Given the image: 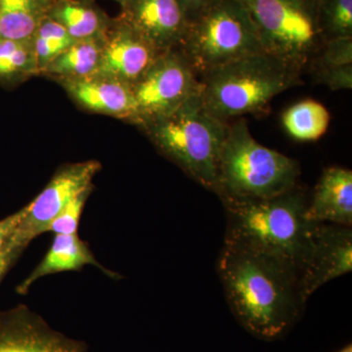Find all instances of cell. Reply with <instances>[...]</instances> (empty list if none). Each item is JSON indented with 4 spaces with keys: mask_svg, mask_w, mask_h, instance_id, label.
Segmentation results:
<instances>
[{
    "mask_svg": "<svg viewBox=\"0 0 352 352\" xmlns=\"http://www.w3.org/2000/svg\"><path fill=\"white\" fill-rule=\"evenodd\" d=\"M300 173L296 160L261 145L240 119L229 124L215 193L221 200L272 198L296 186Z\"/></svg>",
    "mask_w": 352,
    "mask_h": 352,
    "instance_id": "5b68a950",
    "label": "cell"
},
{
    "mask_svg": "<svg viewBox=\"0 0 352 352\" xmlns=\"http://www.w3.org/2000/svg\"><path fill=\"white\" fill-rule=\"evenodd\" d=\"M87 265L98 268L108 276L120 278L118 273L107 270L98 263L87 243L80 239L78 233L69 235L56 234L43 261L17 287L16 291L21 295H25L32 285L41 278L66 271H80Z\"/></svg>",
    "mask_w": 352,
    "mask_h": 352,
    "instance_id": "2e32d148",
    "label": "cell"
},
{
    "mask_svg": "<svg viewBox=\"0 0 352 352\" xmlns=\"http://www.w3.org/2000/svg\"><path fill=\"white\" fill-rule=\"evenodd\" d=\"M351 227L315 223L311 252L300 280L305 302L323 285L351 273Z\"/></svg>",
    "mask_w": 352,
    "mask_h": 352,
    "instance_id": "30bf717a",
    "label": "cell"
},
{
    "mask_svg": "<svg viewBox=\"0 0 352 352\" xmlns=\"http://www.w3.org/2000/svg\"><path fill=\"white\" fill-rule=\"evenodd\" d=\"M120 16L160 52L182 45L189 17L178 0H127Z\"/></svg>",
    "mask_w": 352,
    "mask_h": 352,
    "instance_id": "4fadbf2b",
    "label": "cell"
},
{
    "mask_svg": "<svg viewBox=\"0 0 352 352\" xmlns=\"http://www.w3.org/2000/svg\"><path fill=\"white\" fill-rule=\"evenodd\" d=\"M25 250L21 249V248L13 247L8 244L6 250L0 254V283L8 271L13 267L14 264L17 263L21 254Z\"/></svg>",
    "mask_w": 352,
    "mask_h": 352,
    "instance_id": "4316f807",
    "label": "cell"
},
{
    "mask_svg": "<svg viewBox=\"0 0 352 352\" xmlns=\"http://www.w3.org/2000/svg\"><path fill=\"white\" fill-rule=\"evenodd\" d=\"M47 16L61 25L75 41L101 38L112 23L89 0H51Z\"/></svg>",
    "mask_w": 352,
    "mask_h": 352,
    "instance_id": "e0dca14e",
    "label": "cell"
},
{
    "mask_svg": "<svg viewBox=\"0 0 352 352\" xmlns=\"http://www.w3.org/2000/svg\"><path fill=\"white\" fill-rule=\"evenodd\" d=\"M92 189H88L82 192L80 195L73 199L68 205L66 206L57 214L52 221L46 226L44 233L51 232L56 234H69L78 233V224H80V217H82L83 208L87 203L88 197L91 194Z\"/></svg>",
    "mask_w": 352,
    "mask_h": 352,
    "instance_id": "603a6c76",
    "label": "cell"
},
{
    "mask_svg": "<svg viewBox=\"0 0 352 352\" xmlns=\"http://www.w3.org/2000/svg\"><path fill=\"white\" fill-rule=\"evenodd\" d=\"M101 168V164L94 160L62 166L43 191L24 207V217L8 244L25 250L34 238L44 234L46 226L69 201L82 192L94 189L92 180Z\"/></svg>",
    "mask_w": 352,
    "mask_h": 352,
    "instance_id": "9c48e42d",
    "label": "cell"
},
{
    "mask_svg": "<svg viewBox=\"0 0 352 352\" xmlns=\"http://www.w3.org/2000/svg\"><path fill=\"white\" fill-rule=\"evenodd\" d=\"M38 73L32 39H0V78H14Z\"/></svg>",
    "mask_w": 352,
    "mask_h": 352,
    "instance_id": "44dd1931",
    "label": "cell"
},
{
    "mask_svg": "<svg viewBox=\"0 0 352 352\" xmlns=\"http://www.w3.org/2000/svg\"><path fill=\"white\" fill-rule=\"evenodd\" d=\"M315 80L331 90H351L352 88V64L328 68H317Z\"/></svg>",
    "mask_w": 352,
    "mask_h": 352,
    "instance_id": "d4e9b609",
    "label": "cell"
},
{
    "mask_svg": "<svg viewBox=\"0 0 352 352\" xmlns=\"http://www.w3.org/2000/svg\"><path fill=\"white\" fill-rule=\"evenodd\" d=\"M217 272L234 316L258 339H280L302 314L300 277L277 259L224 245Z\"/></svg>",
    "mask_w": 352,
    "mask_h": 352,
    "instance_id": "6da1fadb",
    "label": "cell"
},
{
    "mask_svg": "<svg viewBox=\"0 0 352 352\" xmlns=\"http://www.w3.org/2000/svg\"><path fill=\"white\" fill-rule=\"evenodd\" d=\"M87 346L48 325L24 305L0 311V352H87Z\"/></svg>",
    "mask_w": 352,
    "mask_h": 352,
    "instance_id": "8fae6325",
    "label": "cell"
},
{
    "mask_svg": "<svg viewBox=\"0 0 352 352\" xmlns=\"http://www.w3.org/2000/svg\"><path fill=\"white\" fill-rule=\"evenodd\" d=\"M160 53L119 17L112 20L104 34L100 63L95 74L132 87L142 78Z\"/></svg>",
    "mask_w": 352,
    "mask_h": 352,
    "instance_id": "7c38bea8",
    "label": "cell"
},
{
    "mask_svg": "<svg viewBox=\"0 0 352 352\" xmlns=\"http://www.w3.org/2000/svg\"><path fill=\"white\" fill-rule=\"evenodd\" d=\"M226 208V245L270 256L302 277L312 247L315 223L305 217L307 201L296 185L267 199H222Z\"/></svg>",
    "mask_w": 352,
    "mask_h": 352,
    "instance_id": "7a4b0ae2",
    "label": "cell"
},
{
    "mask_svg": "<svg viewBox=\"0 0 352 352\" xmlns=\"http://www.w3.org/2000/svg\"><path fill=\"white\" fill-rule=\"evenodd\" d=\"M51 0H0V39L31 41Z\"/></svg>",
    "mask_w": 352,
    "mask_h": 352,
    "instance_id": "ac0fdd59",
    "label": "cell"
},
{
    "mask_svg": "<svg viewBox=\"0 0 352 352\" xmlns=\"http://www.w3.org/2000/svg\"><path fill=\"white\" fill-rule=\"evenodd\" d=\"M60 82L82 108L138 124L135 99L131 87L126 83L99 74Z\"/></svg>",
    "mask_w": 352,
    "mask_h": 352,
    "instance_id": "5bb4252c",
    "label": "cell"
},
{
    "mask_svg": "<svg viewBox=\"0 0 352 352\" xmlns=\"http://www.w3.org/2000/svg\"><path fill=\"white\" fill-rule=\"evenodd\" d=\"M305 217L311 222L352 226V171L340 166L324 170L307 203Z\"/></svg>",
    "mask_w": 352,
    "mask_h": 352,
    "instance_id": "9a60e30c",
    "label": "cell"
},
{
    "mask_svg": "<svg viewBox=\"0 0 352 352\" xmlns=\"http://www.w3.org/2000/svg\"><path fill=\"white\" fill-rule=\"evenodd\" d=\"M352 64V38L329 39L324 41L317 68Z\"/></svg>",
    "mask_w": 352,
    "mask_h": 352,
    "instance_id": "cb8c5ba5",
    "label": "cell"
},
{
    "mask_svg": "<svg viewBox=\"0 0 352 352\" xmlns=\"http://www.w3.org/2000/svg\"><path fill=\"white\" fill-rule=\"evenodd\" d=\"M330 120L327 108L311 99L294 104L282 116L285 131L300 142L320 139L327 131Z\"/></svg>",
    "mask_w": 352,
    "mask_h": 352,
    "instance_id": "ffe728a7",
    "label": "cell"
},
{
    "mask_svg": "<svg viewBox=\"0 0 352 352\" xmlns=\"http://www.w3.org/2000/svg\"><path fill=\"white\" fill-rule=\"evenodd\" d=\"M322 38H352V0H317Z\"/></svg>",
    "mask_w": 352,
    "mask_h": 352,
    "instance_id": "7402d4cb",
    "label": "cell"
},
{
    "mask_svg": "<svg viewBox=\"0 0 352 352\" xmlns=\"http://www.w3.org/2000/svg\"><path fill=\"white\" fill-rule=\"evenodd\" d=\"M339 352H352L351 344H349V346H346V347H344V349H342V351Z\"/></svg>",
    "mask_w": 352,
    "mask_h": 352,
    "instance_id": "f546056e",
    "label": "cell"
},
{
    "mask_svg": "<svg viewBox=\"0 0 352 352\" xmlns=\"http://www.w3.org/2000/svg\"><path fill=\"white\" fill-rule=\"evenodd\" d=\"M103 36L76 41L60 53L43 73L60 80L94 75L100 63Z\"/></svg>",
    "mask_w": 352,
    "mask_h": 352,
    "instance_id": "d6986e66",
    "label": "cell"
},
{
    "mask_svg": "<svg viewBox=\"0 0 352 352\" xmlns=\"http://www.w3.org/2000/svg\"><path fill=\"white\" fill-rule=\"evenodd\" d=\"M138 126L166 117L201 90L195 69L179 48L157 55L150 68L131 87Z\"/></svg>",
    "mask_w": 352,
    "mask_h": 352,
    "instance_id": "ba28073f",
    "label": "cell"
},
{
    "mask_svg": "<svg viewBox=\"0 0 352 352\" xmlns=\"http://www.w3.org/2000/svg\"><path fill=\"white\" fill-rule=\"evenodd\" d=\"M24 214L25 208H23L15 214L0 220V254L6 250L9 241L19 226L21 220L24 217Z\"/></svg>",
    "mask_w": 352,
    "mask_h": 352,
    "instance_id": "484cf974",
    "label": "cell"
},
{
    "mask_svg": "<svg viewBox=\"0 0 352 352\" xmlns=\"http://www.w3.org/2000/svg\"><path fill=\"white\" fill-rule=\"evenodd\" d=\"M256 25L263 52L302 68L321 45L317 0H240Z\"/></svg>",
    "mask_w": 352,
    "mask_h": 352,
    "instance_id": "52a82bcc",
    "label": "cell"
},
{
    "mask_svg": "<svg viewBox=\"0 0 352 352\" xmlns=\"http://www.w3.org/2000/svg\"><path fill=\"white\" fill-rule=\"evenodd\" d=\"M300 67L265 52L237 58L201 75V98L208 113L228 122L258 113L300 82Z\"/></svg>",
    "mask_w": 352,
    "mask_h": 352,
    "instance_id": "3957f363",
    "label": "cell"
},
{
    "mask_svg": "<svg viewBox=\"0 0 352 352\" xmlns=\"http://www.w3.org/2000/svg\"><path fill=\"white\" fill-rule=\"evenodd\" d=\"M186 11L189 20L196 15L210 0H178Z\"/></svg>",
    "mask_w": 352,
    "mask_h": 352,
    "instance_id": "83f0119b",
    "label": "cell"
},
{
    "mask_svg": "<svg viewBox=\"0 0 352 352\" xmlns=\"http://www.w3.org/2000/svg\"><path fill=\"white\" fill-rule=\"evenodd\" d=\"M89 1H92V2H94L95 0H89ZM113 1H116V2H118V3H120V6H124V4L126 3L127 2V0H113Z\"/></svg>",
    "mask_w": 352,
    "mask_h": 352,
    "instance_id": "f1b7e54d",
    "label": "cell"
},
{
    "mask_svg": "<svg viewBox=\"0 0 352 352\" xmlns=\"http://www.w3.org/2000/svg\"><path fill=\"white\" fill-rule=\"evenodd\" d=\"M200 91L175 112L142 127L162 154L215 193L220 154L229 124L208 112Z\"/></svg>",
    "mask_w": 352,
    "mask_h": 352,
    "instance_id": "277c9868",
    "label": "cell"
},
{
    "mask_svg": "<svg viewBox=\"0 0 352 352\" xmlns=\"http://www.w3.org/2000/svg\"><path fill=\"white\" fill-rule=\"evenodd\" d=\"M180 51L197 74L263 52L256 25L240 0H210L189 20Z\"/></svg>",
    "mask_w": 352,
    "mask_h": 352,
    "instance_id": "8992f818",
    "label": "cell"
}]
</instances>
